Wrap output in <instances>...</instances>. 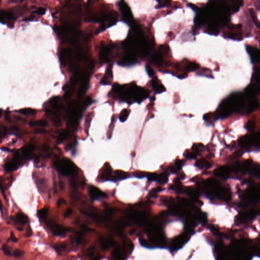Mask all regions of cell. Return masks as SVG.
Returning <instances> with one entry per match:
<instances>
[{
	"label": "cell",
	"mask_w": 260,
	"mask_h": 260,
	"mask_svg": "<svg viewBox=\"0 0 260 260\" xmlns=\"http://www.w3.org/2000/svg\"><path fill=\"white\" fill-rule=\"evenodd\" d=\"M112 90L120 100L130 104L134 103L140 104L150 96V92L146 89L136 84H132L127 86V85L121 86L115 83L113 86Z\"/></svg>",
	"instance_id": "cell-1"
},
{
	"label": "cell",
	"mask_w": 260,
	"mask_h": 260,
	"mask_svg": "<svg viewBox=\"0 0 260 260\" xmlns=\"http://www.w3.org/2000/svg\"><path fill=\"white\" fill-rule=\"evenodd\" d=\"M54 165L57 171L63 175L68 176L76 173V166L73 162L67 159L57 160Z\"/></svg>",
	"instance_id": "cell-2"
},
{
	"label": "cell",
	"mask_w": 260,
	"mask_h": 260,
	"mask_svg": "<svg viewBox=\"0 0 260 260\" xmlns=\"http://www.w3.org/2000/svg\"><path fill=\"white\" fill-rule=\"evenodd\" d=\"M233 112V109L227 98L219 104L215 116L217 119H225L230 116Z\"/></svg>",
	"instance_id": "cell-3"
},
{
	"label": "cell",
	"mask_w": 260,
	"mask_h": 260,
	"mask_svg": "<svg viewBox=\"0 0 260 260\" xmlns=\"http://www.w3.org/2000/svg\"><path fill=\"white\" fill-rule=\"evenodd\" d=\"M231 105L234 111H237L243 107L245 100L243 94L239 92H235L230 95L227 98Z\"/></svg>",
	"instance_id": "cell-4"
},
{
	"label": "cell",
	"mask_w": 260,
	"mask_h": 260,
	"mask_svg": "<svg viewBox=\"0 0 260 260\" xmlns=\"http://www.w3.org/2000/svg\"><path fill=\"white\" fill-rule=\"evenodd\" d=\"M46 225L49 229L52 231L54 235L65 236L66 235V233L70 231L69 228L59 225L52 220H49L47 221Z\"/></svg>",
	"instance_id": "cell-5"
},
{
	"label": "cell",
	"mask_w": 260,
	"mask_h": 260,
	"mask_svg": "<svg viewBox=\"0 0 260 260\" xmlns=\"http://www.w3.org/2000/svg\"><path fill=\"white\" fill-rule=\"evenodd\" d=\"M119 6L123 21L128 23H131L133 21V14L129 6L123 0L119 2Z\"/></svg>",
	"instance_id": "cell-6"
},
{
	"label": "cell",
	"mask_w": 260,
	"mask_h": 260,
	"mask_svg": "<svg viewBox=\"0 0 260 260\" xmlns=\"http://www.w3.org/2000/svg\"><path fill=\"white\" fill-rule=\"evenodd\" d=\"M189 240L188 235L186 233L182 234L172 239L171 248L173 250H179Z\"/></svg>",
	"instance_id": "cell-7"
},
{
	"label": "cell",
	"mask_w": 260,
	"mask_h": 260,
	"mask_svg": "<svg viewBox=\"0 0 260 260\" xmlns=\"http://www.w3.org/2000/svg\"><path fill=\"white\" fill-rule=\"evenodd\" d=\"M17 19L16 15L12 11H10L2 10L1 12V21L3 24H5L7 21H9L10 23H9L8 27L12 28L13 26L12 21L16 20Z\"/></svg>",
	"instance_id": "cell-8"
},
{
	"label": "cell",
	"mask_w": 260,
	"mask_h": 260,
	"mask_svg": "<svg viewBox=\"0 0 260 260\" xmlns=\"http://www.w3.org/2000/svg\"><path fill=\"white\" fill-rule=\"evenodd\" d=\"M89 196L92 200L105 198L107 197V194L102 190L97 188L95 186H91L88 190Z\"/></svg>",
	"instance_id": "cell-9"
},
{
	"label": "cell",
	"mask_w": 260,
	"mask_h": 260,
	"mask_svg": "<svg viewBox=\"0 0 260 260\" xmlns=\"http://www.w3.org/2000/svg\"><path fill=\"white\" fill-rule=\"evenodd\" d=\"M245 94L250 98H254L260 92V86L258 84H251L244 90Z\"/></svg>",
	"instance_id": "cell-10"
},
{
	"label": "cell",
	"mask_w": 260,
	"mask_h": 260,
	"mask_svg": "<svg viewBox=\"0 0 260 260\" xmlns=\"http://www.w3.org/2000/svg\"><path fill=\"white\" fill-rule=\"evenodd\" d=\"M98 241L100 245L101 248L103 250H107L109 248L114 244V241L110 238H105L102 236L98 238Z\"/></svg>",
	"instance_id": "cell-11"
},
{
	"label": "cell",
	"mask_w": 260,
	"mask_h": 260,
	"mask_svg": "<svg viewBox=\"0 0 260 260\" xmlns=\"http://www.w3.org/2000/svg\"><path fill=\"white\" fill-rule=\"evenodd\" d=\"M152 89L156 92V94H160L166 91L165 86L157 78H154L152 80Z\"/></svg>",
	"instance_id": "cell-12"
},
{
	"label": "cell",
	"mask_w": 260,
	"mask_h": 260,
	"mask_svg": "<svg viewBox=\"0 0 260 260\" xmlns=\"http://www.w3.org/2000/svg\"><path fill=\"white\" fill-rule=\"evenodd\" d=\"M248 53L253 63L260 62V50L254 48H248Z\"/></svg>",
	"instance_id": "cell-13"
},
{
	"label": "cell",
	"mask_w": 260,
	"mask_h": 260,
	"mask_svg": "<svg viewBox=\"0 0 260 260\" xmlns=\"http://www.w3.org/2000/svg\"><path fill=\"white\" fill-rule=\"evenodd\" d=\"M112 65H110L107 68L106 71V75L103 78L101 83L104 85H110L111 84V79H112Z\"/></svg>",
	"instance_id": "cell-14"
},
{
	"label": "cell",
	"mask_w": 260,
	"mask_h": 260,
	"mask_svg": "<svg viewBox=\"0 0 260 260\" xmlns=\"http://www.w3.org/2000/svg\"><path fill=\"white\" fill-rule=\"evenodd\" d=\"M123 248L126 253L131 254L133 250V244L129 239L126 238L123 241Z\"/></svg>",
	"instance_id": "cell-15"
},
{
	"label": "cell",
	"mask_w": 260,
	"mask_h": 260,
	"mask_svg": "<svg viewBox=\"0 0 260 260\" xmlns=\"http://www.w3.org/2000/svg\"><path fill=\"white\" fill-rule=\"evenodd\" d=\"M110 46H105L103 47L100 53V58L102 61L105 63L108 61L109 54L111 50Z\"/></svg>",
	"instance_id": "cell-16"
},
{
	"label": "cell",
	"mask_w": 260,
	"mask_h": 260,
	"mask_svg": "<svg viewBox=\"0 0 260 260\" xmlns=\"http://www.w3.org/2000/svg\"><path fill=\"white\" fill-rule=\"evenodd\" d=\"M248 198L250 200L256 201L260 199V190L258 188H253L248 191Z\"/></svg>",
	"instance_id": "cell-17"
},
{
	"label": "cell",
	"mask_w": 260,
	"mask_h": 260,
	"mask_svg": "<svg viewBox=\"0 0 260 260\" xmlns=\"http://www.w3.org/2000/svg\"><path fill=\"white\" fill-rule=\"evenodd\" d=\"M111 173L112 171L110 166L108 163L105 164L102 173V178L104 180H107L110 178Z\"/></svg>",
	"instance_id": "cell-18"
},
{
	"label": "cell",
	"mask_w": 260,
	"mask_h": 260,
	"mask_svg": "<svg viewBox=\"0 0 260 260\" xmlns=\"http://www.w3.org/2000/svg\"><path fill=\"white\" fill-rule=\"evenodd\" d=\"M128 176L129 175L126 172L121 170H117L114 172L113 179L114 181H119L128 178Z\"/></svg>",
	"instance_id": "cell-19"
},
{
	"label": "cell",
	"mask_w": 260,
	"mask_h": 260,
	"mask_svg": "<svg viewBox=\"0 0 260 260\" xmlns=\"http://www.w3.org/2000/svg\"><path fill=\"white\" fill-rule=\"evenodd\" d=\"M259 106V104L258 101L254 99H252L250 101L248 107V113H252L254 112L258 109Z\"/></svg>",
	"instance_id": "cell-20"
},
{
	"label": "cell",
	"mask_w": 260,
	"mask_h": 260,
	"mask_svg": "<svg viewBox=\"0 0 260 260\" xmlns=\"http://www.w3.org/2000/svg\"><path fill=\"white\" fill-rule=\"evenodd\" d=\"M16 219L19 223L25 225L28 222V218L26 215L21 212H18L16 214Z\"/></svg>",
	"instance_id": "cell-21"
},
{
	"label": "cell",
	"mask_w": 260,
	"mask_h": 260,
	"mask_svg": "<svg viewBox=\"0 0 260 260\" xmlns=\"http://www.w3.org/2000/svg\"><path fill=\"white\" fill-rule=\"evenodd\" d=\"M5 169L8 172H11L13 171H14L18 169L19 166L17 165V162H8L5 165Z\"/></svg>",
	"instance_id": "cell-22"
},
{
	"label": "cell",
	"mask_w": 260,
	"mask_h": 260,
	"mask_svg": "<svg viewBox=\"0 0 260 260\" xmlns=\"http://www.w3.org/2000/svg\"><path fill=\"white\" fill-rule=\"evenodd\" d=\"M199 67H200V65L198 63L190 61L187 64L186 70L188 72H192L198 70Z\"/></svg>",
	"instance_id": "cell-23"
},
{
	"label": "cell",
	"mask_w": 260,
	"mask_h": 260,
	"mask_svg": "<svg viewBox=\"0 0 260 260\" xmlns=\"http://www.w3.org/2000/svg\"><path fill=\"white\" fill-rule=\"evenodd\" d=\"M229 171L227 167H222L215 171V175L220 177H224L228 174Z\"/></svg>",
	"instance_id": "cell-24"
},
{
	"label": "cell",
	"mask_w": 260,
	"mask_h": 260,
	"mask_svg": "<svg viewBox=\"0 0 260 260\" xmlns=\"http://www.w3.org/2000/svg\"><path fill=\"white\" fill-rule=\"evenodd\" d=\"M129 114H130V112L128 109H123L119 115V121H121V123L125 122L128 118Z\"/></svg>",
	"instance_id": "cell-25"
},
{
	"label": "cell",
	"mask_w": 260,
	"mask_h": 260,
	"mask_svg": "<svg viewBox=\"0 0 260 260\" xmlns=\"http://www.w3.org/2000/svg\"><path fill=\"white\" fill-rule=\"evenodd\" d=\"M29 124L32 127L38 126V127L45 128L48 126V123L45 120H39V121H32V122H30Z\"/></svg>",
	"instance_id": "cell-26"
},
{
	"label": "cell",
	"mask_w": 260,
	"mask_h": 260,
	"mask_svg": "<svg viewBox=\"0 0 260 260\" xmlns=\"http://www.w3.org/2000/svg\"><path fill=\"white\" fill-rule=\"evenodd\" d=\"M152 60L158 65H161L163 62V56L160 52L154 54L152 57Z\"/></svg>",
	"instance_id": "cell-27"
},
{
	"label": "cell",
	"mask_w": 260,
	"mask_h": 260,
	"mask_svg": "<svg viewBox=\"0 0 260 260\" xmlns=\"http://www.w3.org/2000/svg\"><path fill=\"white\" fill-rule=\"evenodd\" d=\"M17 113L23 115H34L36 113V111L31 108H26L18 111Z\"/></svg>",
	"instance_id": "cell-28"
},
{
	"label": "cell",
	"mask_w": 260,
	"mask_h": 260,
	"mask_svg": "<svg viewBox=\"0 0 260 260\" xmlns=\"http://www.w3.org/2000/svg\"><path fill=\"white\" fill-rule=\"evenodd\" d=\"M168 176L166 173H162L158 176L157 182H159L160 184H164L168 182Z\"/></svg>",
	"instance_id": "cell-29"
},
{
	"label": "cell",
	"mask_w": 260,
	"mask_h": 260,
	"mask_svg": "<svg viewBox=\"0 0 260 260\" xmlns=\"http://www.w3.org/2000/svg\"><path fill=\"white\" fill-rule=\"evenodd\" d=\"M34 150V146L32 145H29L25 147L23 149V152L26 157H28L31 155Z\"/></svg>",
	"instance_id": "cell-30"
},
{
	"label": "cell",
	"mask_w": 260,
	"mask_h": 260,
	"mask_svg": "<svg viewBox=\"0 0 260 260\" xmlns=\"http://www.w3.org/2000/svg\"><path fill=\"white\" fill-rule=\"evenodd\" d=\"M67 244L66 243H61L55 245L53 246V248L58 254H59L65 250L67 248Z\"/></svg>",
	"instance_id": "cell-31"
},
{
	"label": "cell",
	"mask_w": 260,
	"mask_h": 260,
	"mask_svg": "<svg viewBox=\"0 0 260 260\" xmlns=\"http://www.w3.org/2000/svg\"><path fill=\"white\" fill-rule=\"evenodd\" d=\"M85 234L82 231L77 232L75 234V241L77 244H80L84 238Z\"/></svg>",
	"instance_id": "cell-32"
},
{
	"label": "cell",
	"mask_w": 260,
	"mask_h": 260,
	"mask_svg": "<svg viewBox=\"0 0 260 260\" xmlns=\"http://www.w3.org/2000/svg\"><path fill=\"white\" fill-rule=\"evenodd\" d=\"M256 127V121L254 120H250L246 123V128L248 131L252 132L254 131Z\"/></svg>",
	"instance_id": "cell-33"
},
{
	"label": "cell",
	"mask_w": 260,
	"mask_h": 260,
	"mask_svg": "<svg viewBox=\"0 0 260 260\" xmlns=\"http://www.w3.org/2000/svg\"><path fill=\"white\" fill-rule=\"evenodd\" d=\"M48 213V209L47 208H44L39 210L37 215L41 219H45L47 217V214Z\"/></svg>",
	"instance_id": "cell-34"
},
{
	"label": "cell",
	"mask_w": 260,
	"mask_h": 260,
	"mask_svg": "<svg viewBox=\"0 0 260 260\" xmlns=\"http://www.w3.org/2000/svg\"><path fill=\"white\" fill-rule=\"evenodd\" d=\"M207 164H208L207 162L205 160L200 159V160L197 161L196 163V164H195V165L198 168H200V169H202L204 167H205L206 165H207Z\"/></svg>",
	"instance_id": "cell-35"
},
{
	"label": "cell",
	"mask_w": 260,
	"mask_h": 260,
	"mask_svg": "<svg viewBox=\"0 0 260 260\" xmlns=\"http://www.w3.org/2000/svg\"><path fill=\"white\" fill-rule=\"evenodd\" d=\"M148 177V179L151 181H158V176L159 175L156 173H148L146 175Z\"/></svg>",
	"instance_id": "cell-36"
},
{
	"label": "cell",
	"mask_w": 260,
	"mask_h": 260,
	"mask_svg": "<svg viewBox=\"0 0 260 260\" xmlns=\"http://www.w3.org/2000/svg\"><path fill=\"white\" fill-rule=\"evenodd\" d=\"M162 202L165 205H171L174 202V200L171 197H164L162 199Z\"/></svg>",
	"instance_id": "cell-37"
},
{
	"label": "cell",
	"mask_w": 260,
	"mask_h": 260,
	"mask_svg": "<svg viewBox=\"0 0 260 260\" xmlns=\"http://www.w3.org/2000/svg\"><path fill=\"white\" fill-rule=\"evenodd\" d=\"M3 252H4V254L7 256H11V253L10 250L8 246H7L6 244H3L2 247Z\"/></svg>",
	"instance_id": "cell-38"
},
{
	"label": "cell",
	"mask_w": 260,
	"mask_h": 260,
	"mask_svg": "<svg viewBox=\"0 0 260 260\" xmlns=\"http://www.w3.org/2000/svg\"><path fill=\"white\" fill-rule=\"evenodd\" d=\"M24 254H25V252L22 250H15L13 252V256H14L15 258H21L24 255Z\"/></svg>",
	"instance_id": "cell-39"
},
{
	"label": "cell",
	"mask_w": 260,
	"mask_h": 260,
	"mask_svg": "<svg viewBox=\"0 0 260 260\" xmlns=\"http://www.w3.org/2000/svg\"><path fill=\"white\" fill-rule=\"evenodd\" d=\"M113 256L114 257V258L117 259H122L121 253V250H119V248H116L113 251Z\"/></svg>",
	"instance_id": "cell-40"
},
{
	"label": "cell",
	"mask_w": 260,
	"mask_h": 260,
	"mask_svg": "<svg viewBox=\"0 0 260 260\" xmlns=\"http://www.w3.org/2000/svg\"><path fill=\"white\" fill-rule=\"evenodd\" d=\"M254 76L256 81L260 83V67L256 69L254 71Z\"/></svg>",
	"instance_id": "cell-41"
},
{
	"label": "cell",
	"mask_w": 260,
	"mask_h": 260,
	"mask_svg": "<svg viewBox=\"0 0 260 260\" xmlns=\"http://www.w3.org/2000/svg\"><path fill=\"white\" fill-rule=\"evenodd\" d=\"M146 68V72L147 73V74H148V75L149 76V77H152L154 76V70H152V69L148 65H146V68Z\"/></svg>",
	"instance_id": "cell-42"
},
{
	"label": "cell",
	"mask_w": 260,
	"mask_h": 260,
	"mask_svg": "<svg viewBox=\"0 0 260 260\" xmlns=\"http://www.w3.org/2000/svg\"><path fill=\"white\" fill-rule=\"evenodd\" d=\"M96 251V248L94 246H92L88 248L86 251V256L87 257H92Z\"/></svg>",
	"instance_id": "cell-43"
},
{
	"label": "cell",
	"mask_w": 260,
	"mask_h": 260,
	"mask_svg": "<svg viewBox=\"0 0 260 260\" xmlns=\"http://www.w3.org/2000/svg\"><path fill=\"white\" fill-rule=\"evenodd\" d=\"M169 51V47L167 46H165V45H162L161 46H160V53L162 54V55L163 54H167Z\"/></svg>",
	"instance_id": "cell-44"
},
{
	"label": "cell",
	"mask_w": 260,
	"mask_h": 260,
	"mask_svg": "<svg viewBox=\"0 0 260 260\" xmlns=\"http://www.w3.org/2000/svg\"><path fill=\"white\" fill-rule=\"evenodd\" d=\"M66 137H67L66 133H62L59 136V137L57 138V143H62L64 141V140L66 138Z\"/></svg>",
	"instance_id": "cell-45"
},
{
	"label": "cell",
	"mask_w": 260,
	"mask_h": 260,
	"mask_svg": "<svg viewBox=\"0 0 260 260\" xmlns=\"http://www.w3.org/2000/svg\"><path fill=\"white\" fill-rule=\"evenodd\" d=\"M45 12H46V10L45 9L42 8V7H40L39 8L36 9L35 11H34V13L35 14L39 15H43L45 14Z\"/></svg>",
	"instance_id": "cell-46"
},
{
	"label": "cell",
	"mask_w": 260,
	"mask_h": 260,
	"mask_svg": "<svg viewBox=\"0 0 260 260\" xmlns=\"http://www.w3.org/2000/svg\"><path fill=\"white\" fill-rule=\"evenodd\" d=\"M182 166H183V163H182V161H180V160H177V161H176V162H175V167L177 169V170H179L182 168Z\"/></svg>",
	"instance_id": "cell-47"
},
{
	"label": "cell",
	"mask_w": 260,
	"mask_h": 260,
	"mask_svg": "<svg viewBox=\"0 0 260 260\" xmlns=\"http://www.w3.org/2000/svg\"><path fill=\"white\" fill-rule=\"evenodd\" d=\"M113 212V211L112 209H107L106 210H105V216L106 219H108L109 218H110L112 215Z\"/></svg>",
	"instance_id": "cell-48"
},
{
	"label": "cell",
	"mask_w": 260,
	"mask_h": 260,
	"mask_svg": "<svg viewBox=\"0 0 260 260\" xmlns=\"http://www.w3.org/2000/svg\"><path fill=\"white\" fill-rule=\"evenodd\" d=\"M185 154H184V156H186V157L187 158H188V159H195L196 157V154L194 153V152H186L185 153Z\"/></svg>",
	"instance_id": "cell-49"
},
{
	"label": "cell",
	"mask_w": 260,
	"mask_h": 260,
	"mask_svg": "<svg viewBox=\"0 0 260 260\" xmlns=\"http://www.w3.org/2000/svg\"><path fill=\"white\" fill-rule=\"evenodd\" d=\"M32 234H33V232H32L31 227L30 226H28L27 227V229H26V236L28 237H31V236L32 235Z\"/></svg>",
	"instance_id": "cell-50"
},
{
	"label": "cell",
	"mask_w": 260,
	"mask_h": 260,
	"mask_svg": "<svg viewBox=\"0 0 260 260\" xmlns=\"http://www.w3.org/2000/svg\"><path fill=\"white\" fill-rule=\"evenodd\" d=\"M72 212H73L72 209H71V208H68V209L66 210V211H65V213H64V216H65V217H69L72 214Z\"/></svg>",
	"instance_id": "cell-51"
},
{
	"label": "cell",
	"mask_w": 260,
	"mask_h": 260,
	"mask_svg": "<svg viewBox=\"0 0 260 260\" xmlns=\"http://www.w3.org/2000/svg\"><path fill=\"white\" fill-rule=\"evenodd\" d=\"M80 227L84 231H86L92 232L94 231V230L90 229V228L88 227V226L84 225H81L80 226Z\"/></svg>",
	"instance_id": "cell-52"
},
{
	"label": "cell",
	"mask_w": 260,
	"mask_h": 260,
	"mask_svg": "<svg viewBox=\"0 0 260 260\" xmlns=\"http://www.w3.org/2000/svg\"><path fill=\"white\" fill-rule=\"evenodd\" d=\"M66 203V201L65 200L63 199H59L57 202V205L58 206L63 205V204H65Z\"/></svg>",
	"instance_id": "cell-53"
},
{
	"label": "cell",
	"mask_w": 260,
	"mask_h": 260,
	"mask_svg": "<svg viewBox=\"0 0 260 260\" xmlns=\"http://www.w3.org/2000/svg\"><path fill=\"white\" fill-rule=\"evenodd\" d=\"M10 238L11 241L13 242H17V238L15 237L14 235V234H13L12 232L11 233Z\"/></svg>",
	"instance_id": "cell-54"
},
{
	"label": "cell",
	"mask_w": 260,
	"mask_h": 260,
	"mask_svg": "<svg viewBox=\"0 0 260 260\" xmlns=\"http://www.w3.org/2000/svg\"><path fill=\"white\" fill-rule=\"evenodd\" d=\"M9 1L13 3H20L25 1V0H9Z\"/></svg>",
	"instance_id": "cell-55"
},
{
	"label": "cell",
	"mask_w": 260,
	"mask_h": 260,
	"mask_svg": "<svg viewBox=\"0 0 260 260\" xmlns=\"http://www.w3.org/2000/svg\"><path fill=\"white\" fill-rule=\"evenodd\" d=\"M64 186H65V184H64V183H63V181H60L59 182V187H60V188L61 189V190H63V188H64Z\"/></svg>",
	"instance_id": "cell-56"
},
{
	"label": "cell",
	"mask_w": 260,
	"mask_h": 260,
	"mask_svg": "<svg viewBox=\"0 0 260 260\" xmlns=\"http://www.w3.org/2000/svg\"><path fill=\"white\" fill-rule=\"evenodd\" d=\"M159 3H161L162 1H164L166 4H167L169 2L170 0H156Z\"/></svg>",
	"instance_id": "cell-57"
},
{
	"label": "cell",
	"mask_w": 260,
	"mask_h": 260,
	"mask_svg": "<svg viewBox=\"0 0 260 260\" xmlns=\"http://www.w3.org/2000/svg\"><path fill=\"white\" fill-rule=\"evenodd\" d=\"M135 230L133 229V230L131 231V232L130 233V235H133L135 233Z\"/></svg>",
	"instance_id": "cell-58"
}]
</instances>
